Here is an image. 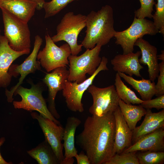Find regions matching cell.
Instances as JSON below:
<instances>
[{
    "mask_svg": "<svg viewBox=\"0 0 164 164\" xmlns=\"http://www.w3.org/2000/svg\"><path fill=\"white\" fill-rule=\"evenodd\" d=\"M159 33L153 22L145 18L138 19L135 16L131 26L123 31L116 32L114 37L115 44L121 47L123 54L132 53L134 44L139 38L146 35H155Z\"/></svg>",
    "mask_w": 164,
    "mask_h": 164,
    "instance_id": "cell-7",
    "label": "cell"
},
{
    "mask_svg": "<svg viewBox=\"0 0 164 164\" xmlns=\"http://www.w3.org/2000/svg\"><path fill=\"white\" fill-rule=\"evenodd\" d=\"M116 91L119 99L127 104H140L143 101L139 98L135 93L127 87L117 72L114 84Z\"/></svg>",
    "mask_w": 164,
    "mask_h": 164,
    "instance_id": "cell-25",
    "label": "cell"
},
{
    "mask_svg": "<svg viewBox=\"0 0 164 164\" xmlns=\"http://www.w3.org/2000/svg\"><path fill=\"white\" fill-rule=\"evenodd\" d=\"M159 73L158 81L155 85V94L156 96L164 95V61L159 63Z\"/></svg>",
    "mask_w": 164,
    "mask_h": 164,
    "instance_id": "cell-32",
    "label": "cell"
},
{
    "mask_svg": "<svg viewBox=\"0 0 164 164\" xmlns=\"http://www.w3.org/2000/svg\"><path fill=\"white\" fill-rule=\"evenodd\" d=\"M145 109L155 108L158 110L164 108V95L159 96L155 98L143 101L140 104Z\"/></svg>",
    "mask_w": 164,
    "mask_h": 164,
    "instance_id": "cell-31",
    "label": "cell"
},
{
    "mask_svg": "<svg viewBox=\"0 0 164 164\" xmlns=\"http://www.w3.org/2000/svg\"><path fill=\"white\" fill-rule=\"evenodd\" d=\"M31 115L37 120L44 135L45 140L49 144L56 155L60 164L64 158L63 153V140L64 128L53 121L44 118L37 112H32Z\"/></svg>",
    "mask_w": 164,
    "mask_h": 164,
    "instance_id": "cell-12",
    "label": "cell"
},
{
    "mask_svg": "<svg viewBox=\"0 0 164 164\" xmlns=\"http://www.w3.org/2000/svg\"><path fill=\"white\" fill-rule=\"evenodd\" d=\"M1 30L0 29V37H1Z\"/></svg>",
    "mask_w": 164,
    "mask_h": 164,
    "instance_id": "cell-38",
    "label": "cell"
},
{
    "mask_svg": "<svg viewBox=\"0 0 164 164\" xmlns=\"http://www.w3.org/2000/svg\"><path fill=\"white\" fill-rule=\"evenodd\" d=\"M141 55L140 51L126 54H118L111 60L113 70L117 72L126 74L130 76L134 75L142 77L140 71L143 68L139 61Z\"/></svg>",
    "mask_w": 164,
    "mask_h": 164,
    "instance_id": "cell-17",
    "label": "cell"
},
{
    "mask_svg": "<svg viewBox=\"0 0 164 164\" xmlns=\"http://www.w3.org/2000/svg\"><path fill=\"white\" fill-rule=\"evenodd\" d=\"M87 89L93 100L89 110L92 115L102 116L109 112H114L118 107L120 99L114 85L101 88L92 84Z\"/></svg>",
    "mask_w": 164,
    "mask_h": 164,
    "instance_id": "cell-10",
    "label": "cell"
},
{
    "mask_svg": "<svg viewBox=\"0 0 164 164\" xmlns=\"http://www.w3.org/2000/svg\"><path fill=\"white\" fill-rule=\"evenodd\" d=\"M30 88L19 86L14 92L15 96L18 94L22 97L20 101H14L13 104L15 109H23L31 112L36 111L45 118L50 119L59 125L60 122L51 114L42 95L43 89L40 84L31 83Z\"/></svg>",
    "mask_w": 164,
    "mask_h": 164,
    "instance_id": "cell-6",
    "label": "cell"
},
{
    "mask_svg": "<svg viewBox=\"0 0 164 164\" xmlns=\"http://www.w3.org/2000/svg\"><path fill=\"white\" fill-rule=\"evenodd\" d=\"M1 10L4 36L8 40L10 46L18 51L30 49L31 34L28 23L8 11Z\"/></svg>",
    "mask_w": 164,
    "mask_h": 164,
    "instance_id": "cell-5",
    "label": "cell"
},
{
    "mask_svg": "<svg viewBox=\"0 0 164 164\" xmlns=\"http://www.w3.org/2000/svg\"><path fill=\"white\" fill-rule=\"evenodd\" d=\"M115 131L113 155L120 154L132 145L133 132L129 127L119 107L113 112Z\"/></svg>",
    "mask_w": 164,
    "mask_h": 164,
    "instance_id": "cell-15",
    "label": "cell"
},
{
    "mask_svg": "<svg viewBox=\"0 0 164 164\" xmlns=\"http://www.w3.org/2000/svg\"><path fill=\"white\" fill-rule=\"evenodd\" d=\"M101 47L97 45L92 49H87L79 56L71 54L68 58L70 67L67 80L79 84L86 79L87 74L92 75L101 63Z\"/></svg>",
    "mask_w": 164,
    "mask_h": 164,
    "instance_id": "cell-4",
    "label": "cell"
},
{
    "mask_svg": "<svg viewBox=\"0 0 164 164\" xmlns=\"http://www.w3.org/2000/svg\"><path fill=\"white\" fill-rule=\"evenodd\" d=\"M108 59L104 56L101 58V63L94 73L88 78L80 83L67 80L62 90V95L65 99L68 108L73 112H82L84 111L82 99L85 91L92 84L95 77L100 72L108 70Z\"/></svg>",
    "mask_w": 164,
    "mask_h": 164,
    "instance_id": "cell-8",
    "label": "cell"
},
{
    "mask_svg": "<svg viewBox=\"0 0 164 164\" xmlns=\"http://www.w3.org/2000/svg\"><path fill=\"white\" fill-rule=\"evenodd\" d=\"M46 45L42 50L39 51L37 60L41 66L47 72L60 67H66L69 64V56L71 54L70 48L65 43L58 46L48 34L45 36Z\"/></svg>",
    "mask_w": 164,
    "mask_h": 164,
    "instance_id": "cell-9",
    "label": "cell"
},
{
    "mask_svg": "<svg viewBox=\"0 0 164 164\" xmlns=\"http://www.w3.org/2000/svg\"><path fill=\"white\" fill-rule=\"evenodd\" d=\"M81 122L74 116L69 117L67 119L63 137L64 158L61 164H73L74 162L73 157L77 153L75 145V133Z\"/></svg>",
    "mask_w": 164,
    "mask_h": 164,
    "instance_id": "cell-18",
    "label": "cell"
},
{
    "mask_svg": "<svg viewBox=\"0 0 164 164\" xmlns=\"http://www.w3.org/2000/svg\"><path fill=\"white\" fill-rule=\"evenodd\" d=\"M69 73V70L65 67H59L52 70L51 73H47L43 80L48 88V108L57 119H59L60 116L56 108V97L59 91L64 89L65 82L68 80Z\"/></svg>",
    "mask_w": 164,
    "mask_h": 164,
    "instance_id": "cell-13",
    "label": "cell"
},
{
    "mask_svg": "<svg viewBox=\"0 0 164 164\" xmlns=\"http://www.w3.org/2000/svg\"><path fill=\"white\" fill-rule=\"evenodd\" d=\"M113 11L112 7L106 5L96 12L91 11L86 16V35L81 43L85 49H92L96 45L107 44L114 37Z\"/></svg>",
    "mask_w": 164,
    "mask_h": 164,
    "instance_id": "cell-2",
    "label": "cell"
},
{
    "mask_svg": "<svg viewBox=\"0 0 164 164\" xmlns=\"http://www.w3.org/2000/svg\"><path fill=\"white\" fill-rule=\"evenodd\" d=\"M134 46H138L141 50V57L139 59V63L147 66L149 79L154 82L159 73L157 48L143 38L138 39Z\"/></svg>",
    "mask_w": 164,
    "mask_h": 164,
    "instance_id": "cell-16",
    "label": "cell"
},
{
    "mask_svg": "<svg viewBox=\"0 0 164 164\" xmlns=\"http://www.w3.org/2000/svg\"><path fill=\"white\" fill-rule=\"evenodd\" d=\"M155 5L156 11L152 15L155 26L163 36L164 35V0H157Z\"/></svg>",
    "mask_w": 164,
    "mask_h": 164,
    "instance_id": "cell-29",
    "label": "cell"
},
{
    "mask_svg": "<svg viewBox=\"0 0 164 164\" xmlns=\"http://www.w3.org/2000/svg\"><path fill=\"white\" fill-rule=\"evenodd\" d=\"M140 7L134 12L135 16L138 19L148 17L152 18L153 7L155 4V0H139Z\"/></svg>",
    "mask_w": 164,
    "mask_h": 164,
    "instance_id": "cell-30",
    "label": "cell"
},
{
    "mask_svg": "<svg viewBox=\"0 0 164 164\" xmlns=\"http://www.w3.org/2000/svg\"><path fill=\"white\" fill-rule=\"evenodd\" d=\"M3 144H0V149L1 146ZM12 163L11 162H8L5 161V160L2 157L0 152V164H12Z\"/></svg>",
    "mask_w": 164,
    "mask_h": 164,
    "instance_id": "cell-35",
    "label": "cell"
},
{
    "mask_svg": "<svg viewBox=\"0 0 164 164\" xmlns=\"http://www.w3.org/2000/svg\"><path fill=\"white\" fill-rule=\"evenodd\" d=\"M115 131L113 112L86 118L76 142L88 157L90 164H104L113 155Z\"/></svg>",
    "mask_w": 164,
    "mask_h": 164,
    "instance_id": "cell-1",
    "label": "cell"
},
{
    "mask_svg": "<svg viewBox=\"0 0 164 164\" xmlns=\"http://www.w3.org/2000/svg\"><path fill=\"white\" fill-rule=\"evenodd\" d=\"M136 154L139 164H162L164 151H146Z\"/></svg>",
    "mask_w": 164,
    "mask_h": 164,
    "instance_id": "cell-26",
    "label": "cell"
},
{
    "mask_svg": "<svg viewBox=\"0 0 164 164\" xmlns=\"http://www.w3.org/2000/svg\"><path fill=\"white\" fill-rule=\"evenodd\" d=\"M118 73V72H117ZM121 78L131 85L139 94L143 101L152 99L155 94V83L143 78L138 80L124 73H118Z\"/></svg>",
    "mask_w": 164,
    "mask_h": 164,
    "instance_id": "cell-22",
    "label": "cell"
},
{
    "mask_svg": "<svg viewBox=\"0 0 164 164\" xmlns=\"http://www.w3.org/2000/svg\"><path fill=\"white\" fill-rule=\"evenodd\" d=\"M118 105L129 127L131 130H133L137 122L146 114V109L140 104L135 105L127 104L120 99L118 101Z\"/></svg>",
    "mask_w": 164,
    "mask_h": 164,
    "instance_id": "cell-23",
    "label": "cell"
},
{
    "mask_svg": "<svg viewBox=\"0 0 164 164\" xmlns=\"http://www.w3.org/2000/svg\"><path fill=\"white\" fill-rule=\"evenodd\" d=\"M43 42L41 37L39 35L35 37V41L33 50L30 55L21 64H12L9 70V73L12 77H17L20 75L19 81L16 85L10 90L6 89L5 94L9 102H12L14 98V93L16 89L23 82L25 78L29 74L34 73L37 70L41 69L39 61L37 60V55Z\"/></svg>",
    "mask_w": 164,
    "mask_h": 164,
    "instance_id": "cell-11",
    "label": "cell"
},
{
    "mask_svg": "<svg viewBox=\"0 0 164 164\" xmlns=\"http://www.w3.org/2000/svg\"><path fill=\"white\" fill-rule=\"evenodd\" d=\"M35 2L37 4V9L40 10L43 8L45 0H31Z\"/></svg>",
    "mask_w": 164,
    "mask_h": 164,
    "instance_id": "cell-34",
    "label": "cell"
},
{
    "mask_svg": "<svg viewBox=\"0 0 164 164\" xmlns=\"http://www.w3.org/2000/svg\"><path fill=\"white\" fill-rule=\"evenodd\" d=\"M37 8V3L31 0H0L1 9L27 23L34 15Z\"/></svg>",
    "mask_w": 164,
    "mask_h": 164,
    "instance_id": "cell-19",
    "label": "cell"
},
{
    "mask_svg": "<svg viewBox=\"0 0 164 164\" xmlns=\"http://www.w3.org/2000/svg\"><path fill=\"white\" fill-rule=\"evenodd\" d=\"M158 59L161 60L162 61H164V51L162 50L161 53L157 55Z\"/></svg>",
    "mask_w": 164,
    "mask_h": 164,
    "instance_id": "cell-36",
    "label": "cell"
},
{
    "mask_svg": "<svg viewBox=\"0 0 164 164\" xmlns=\"http://www.w3.org/2000/svg\"><path fill=\"white\" fill-rule=\"evenodd\" d=\"M80 0H51L45 2L43 8L45 12V18L53 16L60 12L68 4L75 1Z\"/></svg>",
    "mask_w": 164,
    "mask_h": 164,
    "instance_id": "cell-27",
    "label": "cell"
},
{
    "mask_svg": "<svg viewBox=\"0 0 164 164\" xmlns=\"http://www.w3.org/2000/svg\"><path fill=\"white\" fill-rule=\"evenodd\" d=\"M146 110L143 122L132 130L134 143L144 136L164 128V109L157 113H153L150 109Z\"/></svg>",
    "mask_w": 164,
    "mask_h": 164,
    "instance_id": "cell-21",
    "label": "cell"
},
{
    "mask_svg": "<svg viewBox=\"0 0 164 164\" xmlns=\"http://www.w3.org/2000/svg\"><path fill=\"white\" fill-rule=\"evenodd\" d=\"M136 152L115 154L104 164H139Z\"/></svg>",
    "mask_w": 164,
    "mask_h": 164,
    "instance_id": "cell-28",
    "label": "cell"
},
{
    "mask_svg": "<svg viewBox=\"0 0 164 164\" xmlns=\"http://www.w3.org/2000/svg\"><path fill=\"white\" fill-rule=\"evenodd\" d=\"M30 49L16 51L10 46L4 36L0 38V88H6L9 85L12 77L9 73V69L13 62L20 56L28 54Z\"/></svg>",
    "mask_w": 164,
    "mask_h": 164,
    "instance_id": "cell-14",
    "label": "cell"
},
{
    "mask_svg": "<svg viewBox=\"0 0 164 164\" xmlns=\"http://www.w3.org/2000/svg\"><path fill=\"white\" fill-rule=\"evenodd\" d=\"M164 128L144 136L123 152L137 151H164Z\"/></svg>",
    "mask_w": 164,
    "mask_h": 164,
    "instance_id": "cell-20",
    "label": "cell"
},
{
    "mask_svg": "<svg viewBox=\"0 0 164 164\" xmlns=\"http://www.w3.org/2000/svg\"><path fill=\"white\" fill-rule=\"evenodd\" d=\"M27 152L39 164H60L52 148L45 140Z\"/></svg>",
    "mask_w": 164,
    "mask_h": 164,
    "instance_id": "cell-24",
    "label": "cell"
},
{
    "mask_svg": "<svg viewBox=\"0 0 164 164\" xmlns=\"http://www.w3.org/2000/svg\"><path fill=\"white\" fill-rule=\"evenodd\" d=\"M86 16L74 14L72 12L65 14L56 28V33L51 37L56 43L64 41L69 45L71 55H77L82 50V45L77 43L79 34L86 26Z\"/></svg>",
    "mask_w": 164,
    "mask_h": 164,
    "instance_id": "cell-3",
    "label": "cell"
},
{
    "mask_svg": "<svg viewBox=\"0 0 164 164\" xmlns=\"http://www.w3.org/2000/svg\"><path fill=\"white\" fill-rule=\"evenodd\" d=\"M74 157L77 164H90L88 157L83 151H82L79 154L77 153Z\"/></svg>",
    "mask_w": 164,
    "mask_h": 164,
    "instance_id": "cell-33",
    "label": "cell"
},
{
    "mask_svg": "<svg viewBox=\"0 0 164 164\" xmlns=\"http://www.w3.org/2000/svg\"><path fill=\"white\" fill-rule=\"evenodd\" d=\"M5 141V138L4 137H2L0 138V144H3Z\"/></svg>",
    "mask_w": 164,
    "mask_h": 164,
    "instance_id": "cell-37",
    "label": "cell"
}]
</instances>
